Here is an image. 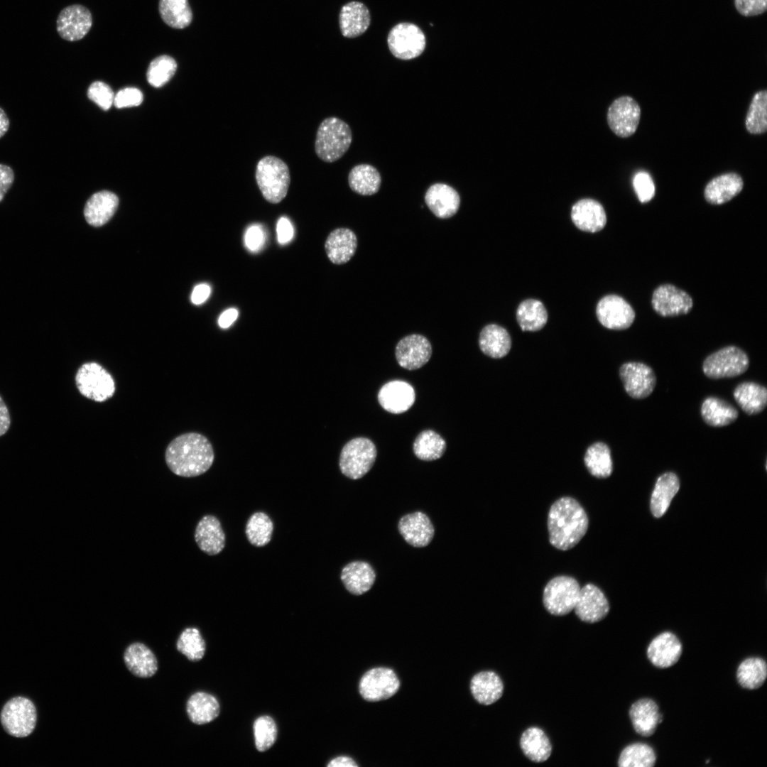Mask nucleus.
<instances>
[{"instance_id":"obj_32","label":"nucleus","mask_w":767,"mask_h":767,"mask_svg":"<svg viewBox=\"0 0 767 767\" xmlns=\"http://www.w3.org/2000/svg\"><path fill=\"white\" fill-rule=\"evenodd\" d=\"M470 690L474 698L480 704L489 705L496 702L503 695L504 684L500 677L493 671H482L471 680Z\"/></svg>"},{"instance_id":"obj_37","label":"nucleus","mask_w":767,"mask_h":767,"mask_svg":"<svg viewBox=\"0 0 767 767\" xmlns=\"http://www.w3.org/2000/svg\"><path fill=\"white\" fill-rule=\"evenodd\" d=\"M701 415L707 425L722 427L734 422L739 413L736 408L726 401L709 396L702 404Z\"/></svg>"},{"instance_id":"obj_60","label":"nucleus","mask_w":767,"mask_h":767,"mask_svg":"<svg viewBox=\"0 0 767 767\" xmlns=\"http://www.w3.org/2000/svg\"><path fill=\"white\" fill-rule=\"evenodd\" d=\"M238 311L234 308L225 310L219 317L218 323L222 328L229 327L237 318Z\"/></svg>"},{"instance_id":"obj_30","label":"nucleus","mask_w":767,"mask_h":767,"mask_svg":"<svg viewBox=\"0 0 767 767\" xmlns=\"http://www.w3.org/2000/svg\"><path fill=\"white\" fill-rule=\"evenodd\" d=\"M376 574L366 562L354 561L345 565L341 572V580L345 588L354 595L369 591L374 583Z\"/></svg>"},{"instance_id":"obj_5","label":"nucleus","mask_w":767,"mask_h":767,"mask_svg":"<svg viewBox=\"0 0 767 767\" xmlns=\"http://www.w3.org/2000/svg\"><path fill=\"white\" fill-rule=\"evenodd\" d=\"M75 384L83 396L96 402L106 401L115 392L113 377L97 362L83 364L76 373Z\"/></svg>"},{"instance_id":"obj_19","label":"nucleus","mask_w":767,"mask_h":767,"mask_svg":"<svg viewBox=\"0 0 767 767\" xmlns=\"http://www.w3.org/2000/svg\"><path fill=\"white\" fill-rule=\"evenodd\" d=\"M682 653V645L678 637L670 631L657 635L647 647L646 654L650 662L658 668H668L675 665Z\"/></svg>"},{"instance_id":"obj_44","label":"nucleus","mask_w":767,"mask_h":767,"mask_svg":"<svg viewBox=\"0 0 767 767\" xmlns=\"http://www.w3.org/2000/svg\"><path fill=\"white\" fill-rule=\"evenodd\" d=\"M446 450L445 440L436 432L427 430L421 432L413 443L415 456L425 461L440 458Z\"/></svg>"},{"instance_id":"obj_35","label":"nucleus","mask_w":767,"mask_h":767,"mask_svg":"<svg viewBox=\"0 0 767 767\" xmlns=\"http://www.w3.org/2000/svg\"><path fill=\"white\" fill-rule=\"evenodd\" d=\"M734 397L740 408L748 415L762 412L767 404V390L755 382L746 381L739 384L734 391Z\"/></svg>"},{"instance_id":"obj_49","label":"nucleus","mask_w":767,"mask_h":767,"mask_svg":"<svg viewBox=\"0 0 767 767\" xmlns=\"http://www.w3.org/2000/svg\"><path fill=\"white\" fill-rule=\"evenodd\" d=\"M176 69L177 63L172 57L166 55L158 56L148 66V82L154 87H160L173 77Z\"/></svg>"},{"instance_id":"obj_6","label":"nucleus","mask_w":767,"mask_h":767,"mask_svg":"<svg viewBox=\"0 0 767 767\" xmlns=\"http://www.w3.org/2000/svg\"><path fill=\"white\" fill-rule=\"evenodd\" d=\"M376 457V449L371 440L357 437L349 441L342 448L339 457V468L346 477L358 479L372 467Z\"/></svg>"},{"instance_id":"obj_31","label":"nucleus","mask_w":767,"mask_h":767,"mask_svg":"<svg viewBox=\"0 0 767 767\" xmlns=\"http://www.w3.org/2000/svg\"><path fill=\"white\" fill-rule=\"evenodd\" d=\"M118 204L119 199L113 192L101 191L94 193L85 205V217L89 224L100 227L111 218Z\"/></svg>"},{"instance_id":"obj_12","label":"nucleus","mask_w":767,"mask_h":767,"mask_svg":"<svg viewBox=\"0 0 767 767\" xmlns=\"http://www.w3.org/2000/svg\"><path fill=\"white\" fill-rule=\"evenodd\" d=\"M641 118V107L630 96L616 99L607 111V123L611 130L618 136L626 138L636 131Z\"/></svg>"},{"instance_id":"obj_59","label":"nucleus","mask_w":767,"mask_h":767,"mask_svg":"<svg viewBox=\"0 0 767 767\" xmlns=\"http://www.w3.org/2000/svg\"><path fill=\"white\" fill-rule=\"evenodd\" d=\"M11 425V418L8 408L0 396V436L4 435Z\"/></svg>"},{"instance_id":"obj_17","label":"nucleus","mask_w":767,"mask_h":767,"mask_svg":"<svg viewBox=\"0 0 767 767\" xmlns=\"http://www.w3.org/2000/svg\"><path fill=\"white\" fill-rule=\"evenodd\" d=\"M396 358L398 364L408 370L418 369L424 366L432 355V346L423 335L413 334L401 339L396 347Z\"/></svg>"},{"instance_id":"obj_1","label":"nucleus","mask_w":767,"mask_h":767,"mask_svg":"<svg viewBox=\"0 0 767 767\" xmlns=\"http://www.w3.org/2000/svg\"><path fill=\"white\" fill-rule=\"evenodd\" d=\"M214 457L211 443L197 433H187L175 437L165 452L168 468L175 474L183 477L204 474L212 466Z\"/></svg>"},{"instance_id":"obj_48","label":"nucleus","mask_w":767,"mask_h":767,"mask_svg":"<svg viewBox=\"0 0 767 767\" xmlns=\"http://www.w3.org/2000/svg\"><path fill=\"white\" fill-rule=\"evenodd\" d=\"M176 648L188 660L195 662L204 656L205 642L197 629L187 628L180 633Z\"/></svg>"},{"instance_id":"obj_38","label":"nucleus","mask_w":767,"mask_h":767,"mask_svg":"<svg viewBox=\"0 0 767 767\" xmlns=\"http://www.w3.org/2000/svg\"><path fill=\"white\" fill-rule=\"evenodd\" d=\"M520 746L527 758L537 763L545 761L552 751L548 737L541 729L535 727L527 729L522 734Z\"/></svg>"},{"instance_id":"obj_11","label":"nucleus","mask_w":767,"mask_h":767,"mask_svg":"<svg viewBox=\"0 0 767 767\" xmlns=\"http://www.w3.org/2000/svg\"><path fill=\"white\" fill-rule=\"evenodd\" d=\"M399 687L400 681L395 672L384 667L366 671L359 684L360 695L369 702L388 699L396 693Z\"/></svg>"},{"instance_id":"obj_61","label":"nucleus","mask_w":767,"mask_h":767,"mask_svg":"<svg viewBox=\"0 0 767 767\" xmlns=\"http://www.w3.org/2000/svg\"><path fill=\"white\" fill-rule=\"evenodd\" d=\"M328 767H357L358 766L355 761L345 756H338L332 759L327 764Z\"/></svg>"},{"instance_id":"obj_56","label":"nucleus","mask_w":767,"mask_h":767,"mask_svg":"<svg viewBox=\"0 0 767 767\" xmlns=\"http://www.w3.org/2000/svg\"><path fill=\"white\" fill-rule=\"evenodd\" d=\"M14 178L13 169L7 165L0 163V202L13 185Z\"/></svg>"},{"instance_id":"obj_51","label":"nucleus","mask_w":767,"mask_h":767,"mask_svg":"<svg viewBox=\"0 0 767 767\" xmlns=\"http://www.w3.org/2000/svg\"><path fill=\"white\" fill-rule=\"evenodd\" d=\"M87 96L104 110H108L114 103L113 91L103 82L96 81L91 84L87 90Z\"/></svg>"},{"instance_id":"obj_58","label":"nucleus","mask_w":767,"mask_h":767,"mask_svg":"<svg viewBox=\"0 0 767 767\" xmlns=\"http://www.w3.org/2000/svg\"><path fill=\"white\" fill-rule=\"evenodd\" d=\"M210 287L205 283L196 285L191 295V300L195 305L204 303L210 294Z\"/></svg>"},{"instance_id":"obj_33","label":"nucleus","mask_w":767,"mask_h":767,"mask_svg":"<svg viewBox=\"0 0 767 767\" xmlns=\"http://www.w3.org/2000/svg\"><path fill=\"white\" fill-rule=\"evenodd\" d=\"M479 346L486 356L496 359L502 358L511 349V339L506 329L496 324H490L482 330Z\"/></svg>"},{"instance_id":"obj_18","label":"nucleus","mask_w":767,"mask_h":767,"mask_svg":"<svg viewBox=\"0 0 767 767\" xmlns=\"http://www.w3.org/2000/svg\"><path fill=\"white\" fill-rule=\"evenodd\" d=\"M574 609L581 621L596 623L608 614L609 604L602 591L589 583L580 589Z\"/></svg>"},{"instance_id":"obj_13","label":"nucleus","mask_w":767,"mask_h":767,"mask_svg":"<svg viewBox=\"0 0 767 767\" xmlns=\"http://www.w3.org/2000/svg\"><path fill=\"white\" fill-rule=\"evenodd\" d=\"M619 376L626 393L636 399L649 396L656 384V376L652 368L641 362L624 363L620 367Z\"/></svg>"},{"instance_id":"obj_24","label":"nucleus","mask_w":767,"mask_h":767,"mask_svg":"<svg viewBox=\"0 0 767 767\" xmlns=\"http://www.w3.org/2000/svg\"><path fill=\"white\" fill-rule=\"evenodd\" d=\"M571 218L578 229L592 233L602 230L606 223L603 206L589 198L582 199L572 206Z\"/></svg>"},{"instance_id":"obj_23","label":"nucleus","mask_w":767,"mask_h":767,"mask_svg":"<svg viewBox=\"0 0 767 767\" xmlns=\"http://www.w3.org/2000/svg\"><path fill=\"white\" fill-rule=\"evenodd\" d=\"M629 714L635 731L646 737L652 736L663 721L657 703L651 698H641L634 702Z\"/></svg>"},{"instance_id":"obj_39","label":"nucleus","mask_w":767,"mask_h":767,"mask_svg":"<svg viewBox=\"0 0 767 767\" xmlns=\"http://www.w3.org/2000/svg\"><path fill=\"white\" fill-rule=\"evenodd\" d=\"M348 183L354 192L361 195H371L379 190L381 177L377 169L371 165L359 164L350 170Z\"/></svg>"},{"instance_id":"obj_50","label":"nucleus","mask_w":767,"mask_h":767,"mask_svg":"<svg viewBox=\"0 0 767 767\" xmlns=\"http://www.w3.org/2000/svg\"><path fill=\"white\" fill-rule=\"evenodd\" d=\"M255 744L258 751H265L270 749L277 738V726L269 716H261L254 723Z\"/></svg>"},{"instance_id":"obj_15","label":"nucleus","mask_w":767,"mask_h":767,"mask_svg":"<svg viewBox=\"0 0 767 767\" xmlns=\"http://www.w3.org/2000/svg\"><path fill=\"white\" fill-rule=\"evenodd\" d=\"M59 36L68 41H77L85 36L92 25V14L88 9L80 4L64 8L59 13L57 21Z\"/></svg>"},{"instance_id":"obj_42","label":"nucleus","mask_w":767,"mask_h":767,"mask_svg":"<svg viewBox=\"0 0 767 767\" xmlns=\"http://www.w3.org/2000/svg\"><path fill=\"white\" fill-rule=\"evenodd\" d=\"M584 462L589 472L597 478H606L613 471L611 451L607 445L597 442L591 445L584 455Z\"/></svg>"},{"instance_id":"obj_45","label":"nucleus","mask_w":767,"mask_h":767,"mask_svg":"<svg viewBox=\"0 0 767 767\" xmlns=\"http://www.w3.org/2000/svg\"><path fill=\"white\" fill-rule=\"evenodd\" d=\"M656 762V754L648 744L641 742L626 746L620 753L618 759L619 767H653Z\"/></svg>"},{"instance_id":"obj_21","label":"nucleus","mask_w":767,"mask_h":767,"mask_svg":"<svg viewBox=\"0 0 767 767\" xmlns=\"http://www.w3.org/2000/svg\"><path fill=\"white\" fill-rule=\"evenodd\" d=\"M398 531L408 544L416 548L428 545L435 533L430 518L420 511L403 516L398 522Z\"/></svg>"},{"instance_id":"obj_8","label":"nucleus","mask_w":767,"mask_h":767,"mask_svg":"<svg viewBox=\"0 0 767 767\" xmlns=\"http://www.w3.org/2000/svg\"><path fill=\"white\" fill-rule=\"evenodd\" d=\"M749 366L746 352L736 346H728L709 355L702 370L707 377L719 379L738 376L746 371Z\"/></svg>"},{"instance_id":"obj_22","label":"nucleus","mask_w":767,"mask_h":767,"mask_svg":"<svg viewBox=\"0 0 767 767\" xmlns=\"http://www.w3.org/2000/svg\"><path fill=\"white\" fill-rule=\"evenodd\" d=\"M460 201V196L457 190L445 183L432 185L425 195V202L428 207L440 219L454 216L459 208Z\"/></svg>"},{"instance_id":"obj_52","label":"nucleus","mask_w":767,"mask_h":767,"mask_svg":"<svg viewBox=\"0 0 767 767\" xmlns=\"http://www.w3.org/2000/svg\"><path fill=\"white\" fill-rule=\"evenodd\" d=\"M633 186L638 200L642 203L649 202L655 195V185L647 172L636 173L633 178Z\"/></svg>"},{"instance_id":"obj_28","label":"nucleus","mask_w":767,"mask_h":767,"mask_svg":"<svg viewBox=\"0 0 767 767\" xmlns=\"http://www.w3.org/2000/svg\"><path fill=\"white\" fill-rule=\"evenodd\" d=\"M339 22L344 37L356 38L368 29L371 22L370 13L363 3L350 1L342 7Z\"/></svg>"},{"instance_id":"obj_16","label":"nucleus","mask_w":767,"mask_h":767,"mask_svg":"<svg viewBox=\"0 0 767 767\" xmlns=\"http://www.w3.org/2000/svg\"><path fill=\"white\" fill-rule=\"evenodd\" d=\"M652 306L661 316L671 317L688 313L693 305L692 298L671 284L658 286L652 296Z\"/></svg>"},{"instance_id":"obj_27","label":"nucleus","mask_w":767,"mask_h":767,"mask_svg":"<svg viewBox=\"0 0 767 767\" xmlns=\"http://www.w3.org/2000/svg\"><path fill=\"white\" fill-rule=\"evenodd\" d=\"M195 540L204 553L210 555L219 553L225 545V535L219 521L213 516H204L196 526Z\"/></svg>"},{"instance_id":"obj_20","label":"nucleus","mask_w":767,"mask_h":767,"mask_svg":"<svg viewBox=\"0 0 767 767\" xmlns=\"http://www.w3.org/2000/svg\"><path fill=\"white\" fill-rule=\"evenodd\" d=\"M415 393L408 383L395 380L384 384L378 393V400L386 411L399 414L407 411L414 403Z\"/></svg>"},{"instance_id":"obj_29","label":"nucleus","mask_w":767,"mask_h":767,"mask_svg":"<svg viewBox=\"0 0 767 767\" xmlns=\"http://www.w3.org/2000/svg\"><path fill=\"white\" fill-rule=\"evenodd\" d=\"M124 660L128 670L138 678H151L158 670L155 654L142 643L130 644L124 651Z\"/></svg>"},{"instance_id":"obj_43","label":"nucleus","mask_w":767,"mask_h":767,"mask_svg":"<svg viewBox=\"0 0 767 767\" xmlns=\"http://www.w3.org/2000/svg\"><path fill=\"white\" fill-rule=\"evenodd\" d=\"M159 13L163 21L173 28L187 27L192 13L187 0H159Z\"/></svg>"},{"instance_id":"obj_7","label":"nucleus","mask_w":767,"mask_h":767,"mask_svg":"<svg viewBox=\"0 0 767 767\" xmlns=\"http://www.w3.org/2000/svg\"><path fill=\"white\" fill-rule=\"evenodd\" d=\"M0 719L4 729L9 735L18 738L26 737L35 729L36 709L29 699L16 697L4 705Z\"/></svg>"},{"instance_id":"obj_57","label":"nucleus","mask_w":767,"mask_h":767,"mask_svg":"<svg viewBox=\"0 0 767 767\" xmlns=\"http://www.w3.org/2000/svg\"><path fill=\"white\" fill-rule=\"evenodd\" d=\"M278 241L280 244H286L293 236V228L290 221L285 217H281L276 226Z\"/></svg>"},{"instance_id":"obj_2","label":"nucleus","mask_w":767,"mask_h":767,"mask_svg":"<svg viewBox=\"0 0 767 767\" xmlns=\"http://www.w3.org/2000/svg\"><path fill=\"white\" fill-rule=\"evenodd\" d=\"M589 526L587 515L575 499L564 496L550 506L548 530L550 544L560 550L574 548L584 536Z\"/></svg>"},{"instance_id":"obj_55","label":"nucleus","mask_w":767,"mask_h":767,"mask_svg":"<svg viewBox=\"0 0 767 767\" xmlns=\"http://www.w3.org/2000/svg\"><path fill=\"white\" fill-rule=\"evenodd\" d=\"M264 234L259 226H252L248 229L245 235V244L251 251H257L262 246Z\"/></svg>"},{"instance_id":"obj_40","label":"nucleus","mask_w":767,"mask_h":767,"mask_svg":"<svg viewBox=\"0 0 767 767\" xmlns=\"http://www.w3.org/2000/svg\"><path fill=\"white\" fill-rule=\"evenodd\" d=\"M736 677L743 688L758 689L763 685L767 678L766 662L760 657L747 658L739 665Z\"/></svg>"},{"instance_id":"obj_46","label":"nucleus","mask_w":767,"mask_h":767,"mask_svg":"<svg viewBox=\"0 0 767 767\" xmlns=\"http://www.w3.org/2000/svg\"><path fill=\"white\" fill-rule=\"evenodd\" d=\"M745 126L751 134H761L767 130V91L756 92L749 105Z\"/></svg>"},{"instance_id":"obj_4","label":"nucleus","mask_w":767,"mask_h":767,"mask_svg":"<svg viewBox=\"0 0 767 767\" xmlns=\"http://www.w3.org/2000/svg\"><path fill=\"white\" fill-rule=\"evenodd\" d=\"M255 178L263 198L278 204L287 195L290 183L288 165L281 158L266 156L256 165Z\"/></svg>"},{"instance_id":"obj_9","label":"nucleus","mask_w":767,"mask_h":767,"mask_svg":"<svg viewBox=\"0 0 767 767\" xmlns=\"http://www.w3.org/2000/svg\"><path fill=\"white\" fill-rule=\"evenodd\" d=\"M580 587L573 577L557 576L545 585L543 602L545 609L555 616H564L574 609Z\"/></svg>"},{"instance_id":"obj_47","label":"nucleus","mask_w":767,"mask_h":767,"mask_svg":"<svg viewBox=\"0 0 767 767\" xmlns=\"http://www.w3.org/2000/svg\"><path fill=\"white\" fill-rule=\"evenodd\" d=\"M273 524L263 512H256L249 518L246 525V535L249 543L256 547L264 546L271 539Z\"/></svg>"},{"instance_id":"obj_36","label":"nucleus","mask_w":767,"mask_h":767,"mask_svg":"<svg viewBox=\"0 0 767 767\" xmlns=\"http://www.w3.org/2000/svg\"><path fill=\"white\" fill-rule=\"evenodd\" d=\"M190 720L196 724H205L215 719L220 711L217 700L212 695L197 692L192 695L186 705Z\"/></svg>"},{"instance_id":"obj_34","label":"nucleus","mask_w":767,"mask_h":767,"mask_svg":"<svg viewBox=\"0 0 767 767\" xmlns=\"http://www.w3.org/2000/svg\"><path fill=\"white\" fill-rule=\"evenodd\" d=\"M679 489L680 480L675 473L665 472L658 478L650 504L651 513L656 518L661 517L666 512Z\"/></svg>"},{"instance_id":"obj_54","label":"nucleus","mask_w":767,"mask_h":767,"mask_svg":"<svg viewBox=\"0 0 767 767\" xmlns=\"http://www.w3.org/2000/svg\"><path fill=\"white\" fill-rule=\"evenodd\" d=\"M736 11L744 16H754L764 13L767 0H734Z\"/></svg>"},{"instance_id":"obj_53","label":"nucleus","mask_w":767,"mask_h":767,"mask_svg":"<svg viewBox=\"0 0 767 767\" xmlns=\"http://www.w3.org/2000/svg\"><path fill=\"white\" fill-rule=\"evenodd\" d=\"M143 101V94L135 87H126L119 90L114 98V104L117 108L138 106Z\"/></svg>"},{"instance_id":"obj_62","label":"nucleus","mask_w":767,"mask_h":767,"mask_svg":"<svg viewBox=\"0 0 767 767\" xmlns=\"http://www.w3.org/2000/svg\"><path fill=\"white\" fill-rule=\"evenodd\" d=\"M9 126V119L4 110L0 107V138L8 131Z\"/></svg>"},{"instance_id":"obj_26","label":"nucleus","mask_w":767,"mask_h":767,"mask_svg":"<svg viewBox=\"0 0 767 767\" xmlns=\"http://www.w3.org/2000/svg\"><path fill=\"white\" fill-rule=\"evenodd\" d=\"M744 187V181L736 173H727L712 178L704 190L705 200L712 205L724 204L739 195Z\"/></svg>"},{"instance_id":"obj_3","label":"nucleus","mask_w":767,"mask_h":767,"mask_svg":"<svg viewBox=\"0 0 767 767\" xmlns=\"http://www.w3.org/2000/svg\"><path fill=\"white\" fill-rule=\"evenodd\" d=\"M352 141V134L349 126L339 118L327 117L322 120L317 129L315 151L320 159L332 163L344 155Z\"/></svg>"},{"instance_id":"obj_25","label":"nucleus","mask_w":767,"mask_h":767,"mask_svg":"<svg viewBox=\"0 0 767 767\" xmlns=\"http://www.w3.org/2000/svg\"><path fill=\"white\" fill-rule=\"evenodd\" d=\"M357 247V236L348 228L334 229L327 237L325 244L328 259L337 265L348 262L354 255Z\"/></svg>"},{"instance_id":"obj_41","label":"nucleus","mask_w":767,"mask_h":767,"mask_svg":"<svg viewBox=\"0 0 767 767\" xmlns=\"http://www.w3.org/2000/svg\"><path fill=\"white\" fill-rule=\"evenodd\" d=\"M516 319L523 331L535 332L545 325L548 312L541 301L528 299L518 305Z\"/></svg>"},{"instance_id":"obj_14","label":"nucleus","mask_w":767,"mask_h":767,"mask_svg":"<svg viewBox=\"0 0 767 767\" xmlns=\"http://www.w3.org/2000/svg\"><path fill=\"white\" fill-rule=\"evenodd\" d=\"M596 313L599 322L610 330L629 328L635 319V312L623 298L609 295L598 303Z\"/></svg>"},{"instance_id":"obj_10","label":"nucleus","mask_w":767,"mask_h":767,"mask_svg":"<svg viewBox=\"0 0 767 767\" xmlns=\"http://www.w3.org/2000/svg\"><path fill=\"white\" fill-rule=\"evenodd\" d=\"M388 48L393 56L401 60H411L420 55L426 45L423 31L411 23H400L388 35Z\"/></svg>"}]
</instances>
